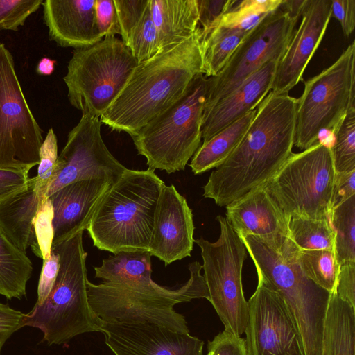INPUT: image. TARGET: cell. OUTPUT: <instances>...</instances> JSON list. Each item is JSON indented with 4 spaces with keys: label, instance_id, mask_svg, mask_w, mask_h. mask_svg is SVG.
<instances>
[{
    "label": "cell",
    "instance_id": "cell-6",
    "mask_svg": "<svg viewBox=\"0 0 355 355\" xmlns=\"http://www.w3.org/2000/svg\"><path fill=\"white\" fill-rule=\"evenodd\" d=\"M83 233L52 247L60 255L55 282L44 302L26 314L25 326L39 329L49 345L64 343L85 333H101L103 322L88 302L87 253L83 248Z\"/></svg>",
    "mask_w": 355,
    "mask_h": 355
},
{
    "label": "cell",
    "instance_id": "cell-20",
    "mask_svg": "<svg viewBox=\"0 0 355 355\" xmlns=\"http://www.w3.org/2000/svg\"><path fill=\"white\" fill-rule=\"evenodd\" d=\"M277 62L276 60L268 61L234 91L203 111L201 128L203 142L257 108L271 90Z\"/></svg>",
    "mask_w": 355,
    "mask_h": 355
},
{
    "label": "cell",
    "instance_id": "cell-17",
    "mask_svg": "<svg viewBox=\"0 0 355 355\" xmlns=\"http://www.w3.org/2000/svg\"><path fill=\"white\" fill-rule=\"evenodd\" d=\"M301 17L276 67L270 91L278 94H288L302 80L327 31L331 17V0H307Z\"/></svg>",
    "mask_w": 355,
    "mask_h": 355
},
{
    "label": "cell",
    "instance_id": "cell-47",
    "mask_svg": "<svg viewBox=\"0 0 355 355\" xmlns=\"http://www.w3.org/2000/svg\"><path fill=\"white\" fill-rule=\"evenodd\" d=\"M340 23L343 34L349 37L355 28V1L331 0V17Z\"/></svg>",
    "mask_w": 355,
    "mask_h": 355
},
{
    "label": "cell",
    "instance_id": "cell-38",
    "mask_svg": "<svg viewBox=\"0 0 355 355\" xmlns=\"http://www.w3.org/2000/svg\"><path fill=\"white\" fill-rule=\"evenodd\" d=\"M53 209L49 198L40 203L33 220V227L40 252L43 259L50 257L53 239Z\"/></svg>",
    "mask_w": 355,
    "mask_h": 355
},
{
    "label": "cell",
    "instance_id": "cell-40",
    "mask_svg": "<svg viewBox=\"0 0 355 355\" xmlns=\"http://www.w3.org/2000/svg\"><path fill=\"white\" fill-rule=\"evenodd\" d=\"M235 0H197L198 23L201 24V38L212 28L219 18L227 12Z\"/></svg>",
    "mask_w": 355,
    "mask_h": 355
},
{
    "label": "cell",
    "instance_id": "cell-18",
    "mask_svg": "<svg viewBox=\"0 0 355 355\" xmlns=\"http://www.w3.org/2000/svg\"><path fill=\"white\" fill-rule=\"evenodd\" d=\"M191 209L174 185L162 186L148 252L165 266L191 256L194 239Z\"/></svg>",
    "mask_w": 355,
    "mask_h": 355
},
{
    "label": "cell",
    "instance_id": "cell-30",
    "mask_svg": "<svg viewBox=\"0 0 355 355\" xmlns=\"http://www.w3.org/2000/svg\"><path fill=\"white\" fill-rule=\"evenodd\" d=\"M330 221L338 264L355 262V195L333 208Z\"/></svg>",
    "mask_w": 355,
    "mask_h": 355
},
{
    "label": "cell",
    "instance_id": "cell-34",
    "mask_svg": "<svg viewBox=\"0 0 355 355\" xmlns=\"http://www.w3.org/2000/svg\"><path fill=\"white\" fill-rule=\"evenodd\" d=\"M334 134L331 150L336 173L355 170V108L346 114Z\"/></svg>",
    "mask_w": 355,
    "mask_h": 355
},
{
    "label": "cell",
    "instance_id": "cell-51",
    "mask_svg": "<svg viewBox=\"0 0 355 355\" xmlns=\"http://www.w3.org/2000/svg\"><path fill=\"white\" fill-rule=\"evenodd\" d=\"M207 355H211V354L209 352L207 353Z\"/></svg>",
    "mask_w": 355,
    "mask_h": 355
},
{
    "label": "cell",
    "instance_id": "cell-46",
    "mask_svg": "<svg viewBox=\"0 0 355 355\" xmlns=\"http://www.w3.org/2000/svg\"><path fill=\"white\" fill-rule=\"evenodd\" d=\"M334 293L355 308V262L340 265Z\"/></svg>",
    "mask_w": 355,
    "mask_h": 355
},
{
    "label": "cell",
    "instance_id": "cell-50",
    "mask_svg": "<svg viewBox=\"0 0 355 355\" xmlns=\"http://www.w3.org/2000/svg\"><path fill=\"white\" fill-rule=\"evenodd\" d=\"M55 63V60L42 58L37 65L36 71L40 75L49 76L53 72Z\"/></svg>",
    "mask_w": 355,
    "mask_h": 355
},
{
    "label": "cell",
    "instance_id": "cell-7",
    "mask_svg": "<svg viewBox=\"0 0 355 355\" xmlns=\"http://www.w3.org/2000/svg\"><path fill=\"white\" fill-rule=\"evenodd\" d=\"M208 85L204 73L196 75L173 105L130 135L148 168L168 173L185 169L200 146Z\"/></svg>",
    "mask_w": 355,
    "mask_h": 355
},
{
    "label": "cell",
    "instance_id": "cell-43",
    "mask_svg": "<svg viewBox=\"0 0 355 355\" xmlns=\"http://www.w3.org/2000/svg\"><path fill=\"white\" fill-rule=\"evenodd\" d=\"M29 171L0 168V203L26 188Z\"/></svg>",
    "mask_w": 355,
    "mask_h": 355
},
{
    "label": "cell",
    "instance_id": "cell-31",
    "mask_svg": "<svg viewBox=\"0 0 355 355\" xmlns=\"http://www.w3.org/2000/svg\"><path fill=\"white\" fill-rule=\"evenodd\" d=\"M288 231L301 250H334L335 232L330 218H291Z\"/></svg>",
    "mask_w": 355,
    "mask_h": 355
},
{
    "label": "cell",
    "instance_id": "cell-49",
    "mask_svg": "<svg viewBox=\"0 0 355 355\" xmlns=\"http://www.w3.org/2000/svg\"><path fill=\"white\" fill-rule=\"evenodd\" d=\"M306 2L307 0H282L281 6L291 17L299 19Z\"/></svg>",
    "mask_w": 355,
    "mask_h": 355
},
{
    "label": "cell",
    "instance_id": "cell-8",
    "mask_svg": "<svg viewBox=\"0 0 355 355\" xmlns=\"http://www.w3.org/2000/svg\"><path fill=\"white\" fill-rule=\"evenodd\" d=\"M137 64L128 47L116 36L74 49L63 77L69 103L82 114L100 118L123 90Z\"/></svg>",
    "mask_w": 355,
    "mask_h": 355
},
{
    "label": "cell",
    "instance_id": "cell-25",
    "mask_svg": "<svg viewBox=\"0 0 355 355\" xmlns=\"http://www.w3.org/2000/svg\"><path fill=\"white\" fill-rule=\"evenodd\" d=\"M321 355H355V308L330 295L323 325Z\"/></svg>",
    "mask_w": 355,
    "mask_h": 355
},
{
    "label": "cell",
    "instance_id": "cell-36",
    "mask_svg": "<svg viewBox=\"0 0 355 355\" xmlns=\"http://www.w3.org/2000/svg\"><path fill=\"white\" fill-rule=\"evenodd\" d=\"M58 157L57 137L50 128L40 149V162L35 176V188L42 198L45 197L53 180Z\"/></svg>",
    "mask_w": 355,
    "mask_h": 355
},
{
    "label": "cell",
    "instance_id": "cell-37",
    "mask_svg": "<svg viewBox=\"0 0 355 355\" xmlns=\"http://www.w3.org/2000/svg\"><path fill=\"white\" fill-rule=\"evenodd\" d=\"M43 0H0V29L17 31Z\"/></svg>",
    "mask_w": 355,
    "mask_h": 355
},
{
    "label": "cell",
    "instance_id": "cell-1",
    "mask_svg": "<svg viewBox=\"0 0 355 355\" xmlns=\"http://www.w3.org/2000/svg\"><path fill=\"white\" fill-rule=\"evenodd\" d=\"M297 105V98L270 91L238 146L211 173L203 196L226 207L272 178L293 153Z\"/></svg>",
    "mask_w": 355,
    "mask_h": 355
},
{
    "label": "cell",
    "instance_id": "cell-33",
    "mask_svg": "<svg viewBox=\"0 0 355 355\" xmlns=\"http://www.w3.org/2000/svg\"><path fill=\"white\" fill-rule=\"evenodd\" d=\"M282 1V0H235L230 9L219 18L214 26L220 25L250 32L261 20L276 10Z\"/></svg>",
    "mask_w": 355,
    "mask_h": 355
},
{
    "label": "cell",
    "instance_id": "cell-2",
    "mask_svg": "<svg viewBox=\"0 0 355 355\" xmlns=\"http://www.w3.org/2000/svg\"><path fill=\"white\" fill-rule=\"evenodd\" d=\"M201 28L182 42L138 63L125 86L101 116L111 130L130 136L173 105L204 73Z\"/></svg>",
    "mask_w": 355,
    "mask_h": 355
},
{
    "label": "cell",
    "instance_id": "cell-48",
    "mask_svg": "<svg viewBox=\"0 0 355 355\" xmlns=\"http://www.w3.org/2000/svg\"><path fill=\"white\" fill-rule=\"evenodd\" d=\"M354 195H355V170L336 173L333 207L340 204Z\"/></svg>",
    "mask_w": 355,
    "mask_h": 355
},
{
    "label": "cell",
    "instance_id": "cell-12",
    "mask_svg": "<svg viewBox=\"0 0 355 355\" xmlns=\"http://www.w3.org/2000/svg\"><path fill=\"white\" fill-rule=\"evenodd\" d=\"M42 133L24 95L13 57L0 43V168L30 171L38 165Z\"/></svg>",
    "mask_w": 355,
    "mask_h": 355
},
{
    "label": "cell",
    "instance_id": "cell-22",
    "mask_svg": "<svg viewBox=\"0 0 355 355\" xmlns=\"http://www.w3.org/2000/svg\"><path fill=\"white\" fill-rule=\"evenodd\" d=\"M226 219L239 236L263 239L289 236V220L263 184L226 207Z\"/></svg>",
    "mask_w": 355,
    "mask_h": 355
},
{
    "label": "cell",
    "instance_id": "cell-10",
    "mask_svg": "<svg viewBox=\"0 0 355 355\" xmlns=\"http://www.w3.org/2000/svg\"><path fill=\"white\" fill-rule=\"evenodd\" d=\"M355 108V41L329 67L304 82L297 98L295 142L304 150L316 144L321 132H334Z\"/></svg>",
    "mask_w": 355,
    "mask_h": 355
},
{
    "label": "cell",
    "instance_id": "cell-4",
    "mask_svg": "<svg viewBox=\"0 0 355 355\" xmlns=\"http://www.w3.org/2000/svg\"><path fill=\"white\" fill-rule=\"evenodd\" d=\"M189 279L180 287L161 286L151 278L125 282H87L89 304L94 314L106 323H153L173 331L189 333L185 318L174 309L179 303L209 299L202 266H188Z\"/></svg>",
    "mask_w": 355,
    "mask_h": 355
},
{
    "label": "cell",
    "instance_id": "cell-3",
    "mask_svg": "<svg viewBox=\"0 0 355 355\" xmlns=\"http://www.w3.org/2000/svg\"><path fill=\"white\" fill-rule=\"evenodd\" d=\"M262 276L279 293L302 338L306 355H321L323 325L331 293L306 276L300 249L289 236L263 239L239 236Z\"/></svg>",
    "mask_w": 355,
    "mask_h": 355
},
{
    "label": "cell",
    "instance_id": "cell-42",
    "mask_svg": "<svg viewBox=\"0 0 355 355\" xmlns=\"http://www.w3.org/2000/svg\"><path fill=\"white\" fill-rule=\"evenodd\" d=\"M60 267V255L51 249L50 257L43 259L37 286V298L35 305L42 304L49 296L55 282Z\"/></svg>",
    "mask_w": 355,
    "mask_h": 355
},
{
    "label": "cell",
    "instance_id": "cell-15",
    "mask_svg": "<svg viewBox=\"0 0 355 355\" xmlns=\"http://www.w3.org/2000/svg\"><path fill=\"white\" fill-rule=\"evenodd\" d=\"M248 301V355H306L302 338L279 293L260 275Z\"/></svg>",
    "mask_w": 355,
    "mask_h": 355
},
{
    "label": "cell",
    "instance_id": "cell-5",
    "mask_svg": "<svg viewBox=\"0 0 355 355\" xmlns=\"http://www.w3.org/2000/svg\"><path fill=\"white\" fill-rule=\"evenodd\" d=\"M164 184L150 168H127L108 189L87 229L94 245L114 254L148 251Z\"/></svg>",
    "mask_w": 355,
    "mask_h": 355
},
{
    "label": "cell",
    "instance_id": "cell-11",
    "mask_svg": "<svg viewBox=\"0 0 355 355\" xmlns=\"http://www.w3.org/2000/svg\"><path fill=\"white\" fill-rule=\"evenodd\" d=\"M220 225L217 241L194 239L201 250L202 269L209 299L225 330L241 336L248 318V304L242 286V269L246 248L226 218H216Z\"/></svg>",
    "mask_w": 355,
    "mask_h": 355
},
{
    "label": "cell",
    "instance_id": "cell-9",
    "mask_svg": "<svg viewBox=\"0 0 355 355\" xmlns=\"http://www.w3.org/2000/svg\"><path fill=\"white\" fill-rule=\"evenodd\" d=\"M336 178L331 146L318 141L293 153L263 185L288 220L330 218Z\"/></svg>",
    "mask_w": 355,
    "mask_h": 355
},
{
    "label": "cell",
    "instance_id": "cell-23",
    "mask_svg": "<svg viewBox=\"0 0 355 355\" xmlns=\"http://www.w3.org/2000/svg\"><path fill=\"white\" fill-rule=\"evenodd\" d=\"M35 184V177L30 178L26 189L0 203V229L20 251L26 254L28 248L31 246L33 252L42 258L33 220L44 198L37 191Z\"/></svg>",
    "mask_w": 355,
    "mask_h": 355
},
{
    "label": "cell",
    "instance_id": "cell-45",
    "mask_svg": "<svg viewBox=\"0 0 355 355\" xmlns=\"http://www.w3.org/2000/svg\"><path fill=\"white\" fill-rule=\"evenodd\" d=\"M26 314L0 302V355L7 340L25 327Z\"/></svg>",
    "mask_w": 355,
    "mask_h": 355
},
{
    "label": "cell",
    "instance_id": "cell-24",
    "mask_svg": "<svg viewBox=\"0 0 355 355\" xmlns=\"http://www.w3.org/2000/svg\"><path fill=\"white\" fill-rule=\"evenodd\" d=\"M159 52L190 37L198 27L197 0H149Z\"/></svg>",
    "mask_w": 355,
    "mask_h": 355
},
{
    "label": "cell",
    "instance_id": "cell-13",
    "mask_svg": "<svg viewBox=\"0 0 355 355\" xmlns=\"http://www.w3.org/2000/svg\"><path fill=\"white\" fill-rule=\"evenodd\" d=\"M297 21L281 4L261 20L248 33L218 73L209 78L204 110L234 91L268 61L279 62L296 29Z\"/></svg>",
    "mask_w": 355,
    "mask_h": 355
},
{
    "label": "cell",
    "instance_id": "cell-35",
    "mask_svg": "<svg viewBox=\"0 0 355 355\" xmlns=\"http://www.w3.org/2000/svg\"><path fill=\"white\" fill-rule=\"evenodd\" d=\"M125 44L138 63L148 60L159 52L158 35L152 18L149 3L139 21L130 32Z\"/></svg>",
    "mask_w": 355,
    "mask_h": 355
},
{
    "label": "cell",
    "instance_id": "cell-19",
    "mask_svg": "<svg viewBox=\"0 0 355 355\" xmlns=\"http://www.w3.org/2000/svg\"><path fill=\"white\" fill-rule=\"evenodd\" d=\"M112 184L101 179L80 180L64 186L49 197L53 209L52 247L87 229Z\"/></svg>",
    "mask_w": 355,
    "mask_h": 355
},
{
    "label": "cell",
    "instance_id": "cell-14",
    "mask_svg": "<svg viewBox=\"0 0 355 355\" xmlns=\"http://www.w3.org/2000/svg\"><path fill=\"white\" fill-rule=\"evenodd\" d=\"M101 124L99 118L82 114L58 157L54 178L45 197L80 180L101 179L114 184L126 171L105 144Z\"/></svg>",
    "mask_w": 355,
    "mask_h": 355
},
{
    "label": "cell",
    "instance_id": "cell-32",
    "mask_svg": "<svg viewBox=\"0 0 355 355\" xmlns=\"http://www.w3.org/2000/svg\"><path fill=\"white\" fill-rule=\"evenodd\" d=\"M298 262L307 277L330 293L335 292L340 265L334 250H300Z\"/></svg>",
    "mask_w": 355,
    "mask_h": 355
},
{
    "label": "cell",
    "instance_id": "cell-26",
    "mask_svg": "<svg viewBox=\"0 0 355 355\" xmlns=\"http://www.w3.org/2000/svg\"><path fill=\"white\" fill-rule=\"evenodd\" d=\"M256 109L230 124L208 141L202 142L189 164L194 174L216 168L225 162L244 136L255 116Z\"/></svg>",
    "mask_w": 355,
    "mask_h": 355
},
{
    "label": "cell",
    "instance_id": "cell-28",
    "mask_svg": "<svg viewBox=\"0 0 355 355\" xmlns=\"http://www.w3.org/2000/svg\"><path fill=\"white\" fill-rule=\"evenodd\" d=\"M249 32L220 25L214 26L200 45L204 75L215 76L225 65Z\"/></svg>",
    "mask_w": 355,
    "mask_h": 355
},
{
    "label": "cell",
    "instance_id": "cell-39",
    "mask_svg": "<svg viewBox=\"0 0 355 355\" xmlns=\"http://www.w3.org/2000/svg\"><path fill=\"white\" fill-rule=\"evenodd\" d=\"M121 40L125 43L128 37L141 18L149 0H114Z\"/></svg>",
    "mask_w": 355,
    "mask_h": 355
},
{
    "label": "cell",
    "instance_id": "cell-16",
    "mask_svg": "<svg viewBox=\"0 0 355 355\" xmlns=\"http://www.w3.org/2000/svg\"><path fill=\"white\" fill-rule=\"evenodd\" d=\"M105 342L114 355H203L204 342L153 323H106Z\"/></svg>",
    "mask_w": 355,
    "mask_h": 355
},
{
    "label": "cell",
    "instance_id": "cell-41",
    "mask_svg": "<svg viewBox=\"0 0 355 355\" xmlns=\"http://www.w3.org/2000/svg\"><path fill=\"white\" fill-rule=\"evenodd\" d=\"M97 26L102 37L121 35V28L114 0H96Z\"/></svg>",
    "mask_w": 355,
    "mask_h": 355
},
{
    "label": "cell",
    "instance_id": "cell-27",
    "mask_svg": "<svg viewBox=\"0 0 355 355\" xmlns=\"http://www.w3.org/2000/svg\"><path fill=\"white\" fill-rule=\"evenodd\" d=\"M33 264L0 229V295L8 300H21L26 295V285Z\"/></svg>",
    "mask_w": 355,
    "mask_h": 355
},
{
    "label": "cell",
    "instance_id": "cell-21",
    "mask_svg": "<svg viewBox=\"0 0 355 355\" xmlns=\"http://www.w3.org/2000/svg\"><path fill=\"white\" fill-rule=\"evenodd\" d=\"M96 0H46L44 21L49 40L61 47L74 49L92 46L103 40L96 20Z\"/></svg>",
    "mask_w": 355,
    "mask_h": 355
},
{
    "label": "cell",
    "instance_id": "cell-44",
    "mask_svg": "<svg viewBox=\"0 0 355 355\" xmlns=\"http://www.w3.org/2000/svg\"><path fill=\"white\" fill-rule=\"evenodd\" d=\"M207 348L211 355H248L245 339L225 330L209 341Z\"/></svg>",
    "mask_w": 355,
    "mask_h": 355
},
{
    "label": "cell",
    "instance_id": "cell-29",
    "mask_svg": "<svg viewBox=\"0 0 355 355\" xmlns=\"http://www.w3.org/2000/svg\"><path fill=\"white\" fill-rule=\"evenodd\" d=\"M151 254L148 251L121 252L94 267L95 277L103 282H125L151 278Z\"/></svg>",
    "mask_w": 355,
    "mask_h": 355
}]
</instances>
